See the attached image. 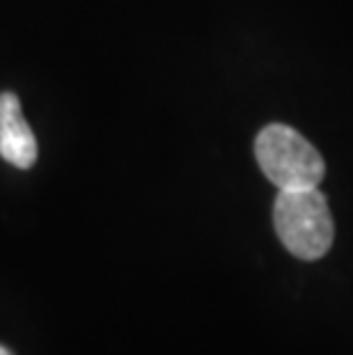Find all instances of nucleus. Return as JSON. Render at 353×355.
I'll use <instances>...</instances> for the list:
<instances>
[{"label":"nucleus","instance_id":"obj_2","mask_svg":"<svg viewBox=\"0 0 353 355\" xmlns=\"http://www.w3.org/2000/svg\"><path fill=\"white\" fill-rule=\"evenodd\" d=\"M255 156L266 179L280 191L317 188L326 172L324 158L314 145L284 124L261 128L255 140Z\"/></svg>","mask_w":353,"mask_h":355},{"label":"nucleus","instance_id":"obj_1","mask_svg":"<svg viewBox=\"0 0 353 355\" xmlns=\"http://www.w3.org/2000/svg\"><path fill=\"white\" fill-rule=\"evenodd\" d=\"M273 225L282 245L298 259H321L333 245L335 225L319 188L280 191L273 204Z\"/></svg>","mask_w":353,"mask_h":355},{"label":"nucleus","instance_id":"obj_3","mask_svg":"<svg viewBox=\"0 0 353 355\" xmlns=\"http://www.w3.org/2000/svg\"><path fill=\"white\" fill-rule=\"evenodd\" d=\"M0 156L14 168L28 170L37 161V140L35 133L21 110L17 94H0Z\"/></svg>","mask_w":353,"mask_h":355},{"label":"nucleus","instance_id":"obj_4","mask_svg":"<svg viewBox=\"0 0 353 355\" xmlns=\"http://www.w3.org/2000/svg\"><path fill=\"white\" fill-rule=\"evenodd\" d=\"M0 355H12V351L5 349V346H0Z\"/></svg>","mask_w":353,"mask_h":355}]
</instances>
